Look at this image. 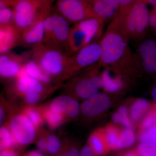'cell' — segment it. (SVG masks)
I'll return each mask as SVG.
<instances>
[{
  "mask_svg": "<svg viewBox=\"0 0 156 156\" xmlns=\"http://www.w3.org/2000/svg\"><path fill=\"white\" fill-rule=\"evenodd\" d=\"M48 106L63 114L65 118L70 119L76 118L81 110L80 106L77 101L67 95L56 98Z\"/></svg>",
  "mask_w": 156,
  "mask_h": 156,
  "instance_id": "9a60e30c",
  "label": "cell"
},
{
  "mask_svg": "<svg viewBox=\"0 0 156 156\" xmlns=\"http://www.w3.org/2000/svg\"><path fill=\"white\" fill-rule=\"evenodd\" d=\"M9 128L18 145H28L35 138L36 128L23 112L12 117Z\"/></svg>",
  "mask_w": 156,
  "mask_h": 156,
  "instance_id": "30bf717a",
  "label": "cell"
},
{
  "mask_svg": "<svg viewBox=\"0 0 156 156\" xmlns=\"http://www.w3.org/2000/svg\"><path fill=\"white\" fill-rule=\"evenodd\" d=\"M43 94L38 92H30L25 94L23 96L26 102L31 105L37 103Z\"/></svg>",
  "mask_w": 156,
  "mask_h": 156,
  "instance_id": "d6a6232c",
  "label": "cell"
},
{
  "mask_svg": "<svg viewBox=\"0 0 156 156\" xmlns=\"http://www.w3.org/2000/svg\"><path fill=\"white\" fill-rule=\"evenodd\" d=\"M103 129L110 149H117L121 130L116 126L112 124L107 125Z\"/></svg>",
  "mask_w": 156,
  "mask_h": 156,
  "instance_id": "d4e9b609",
  "label": "cell"
},
{
  "mask_svg": "<svg viewBox=\"0 0 156 156\" xmlns=\"http://www.w3.org/2000/svg\"><path fill=\"white\" fill-rule=\"evenodd\" d=\"M80 156H95L91 148L89 146H86L82 148Z\"/></svg>",
  "mask_w": 156,
  "mask_h": 156,
  "instance_id": "74e56055",
  "label": "cell"
},
{
  "mask_svg": "<svg viewBox=\"0 0 156 156\" xmlns=\"http://www.w3.org/2000/svg\"><path fill=\"white\" fill-rule=\"evenodd\" d=\"M137 151L141 156H156V144L141 143L137 147Z\"/></svg>",
  "mask_w": 156,
  "mask_h": 156,
  "instance_id": "f1b7e54d",
  "label": "cell"
},
{
  "mask_svg": "<svg viewBox=\"0 0 156 156\" xmlns=\"http://www.w3.org/2000/svg\"><path fill=\"white\" fill-rule=\"evenodd\" d=\"M111 104L108 95L98 92L84 101L81 105V111L85 116L95 117L105 111Z\"/></svg>",
  "mask_w": 156,
  "mask_h": 156,
  "instance_id": "4fadbf2b",
  "label": "cell"
},
{
  "mask_svg": "<svg viewBox=\"0 0 156 156\" xmlns=\"http://www.w3.org/2000/svg\"><path fill=\"white\" fill-rule=\"evenodd\" d=\"M135 56L137 66H141L147 73H156V39L146 37L140 42Z\"/></svg>",
  "mask_w": 156,
  "mask_h": 156,
  "instance_id": "8fae6325",
  "label": "cell"
},
{
  "mask_svg": "<svg viewBox=\"0 0 156 156\" xmlns=\"http://www.w3.org/2000/svg\"><path fill=\"white\" fill-rule=\"evenodd\" d=\"M147 100L143 98L136 99L131 105L130 109V118L132 121L137 122L141 119L151 108Z\"/></svg>",
  "mask_w": 156,
  "mask_h": 156,
  "instance_id": "cb8c5ba5",
  "label": "cell"
},
{
  "mask_svg": "<svg viewBox=\"0 0 156 156\" xmlns=\"http://www.w3.org/2000/svg\"><path fill=\"white\" fill-rule=\"evenodd\" d=\"M152 97L153 99L156 102V86L153 89L151 92Z\"/></svg>",
  "mask_w": 156,
  "mask_h": 156,
  "instance_id": "ee69618b",
  "label": "cell"
},
{
  "mask_svg": "<svg viewBox=\"0 0 156 156\" xmlns=\"http://www.w3.org/2000/svg\"><path fill=\"white\" fill-rule=\"evenodd\" d=\"M51 86L46 85L28 76L16 79L13 88L20 95H24L30 92H38L44 94Z\"/></svg>",
  "mask_w": 156,
  "mask_h": 156,
  "instance_id": "ac0fdd59",
  "label": "cell"
},
{
  "mask_svg": "<svg viewBox=\"0 0 156 156\" xmlns=\"http://www.w3.org/2000/svg\"><path fill=\"white\" fill-rule=\"evenodd\" d=\"M23 156H44L41 152L38 151H31L27 153Z\"/></svg>",
  "mask_w": 156,
  "mask_h": 156,
  "instance_id": "b9f144b4",
  "label": "cell"
},
{
  "mask_svg": "<svg viewBox=\"0 0 156 156\" xmlns=\"http://www.w3.org/2000/svg\"><path fill=\"white\" fill-rule=\"evenodd\" d=\"M25 57L23 68L26 73L30 77L35 79L46 85L58 83L53 78L46 73L34 59L31 57L30 52L23 53Z\"/></svg>",
  "mask_w": 156,
  "mask_h": 156,
  "instance_id": "e0dca14e",
  "label": "cell"
},
{
  "mask_svg": "<svg viewBox=\"0 0 156 156\" xmlns=\"http://www.w3.org/2000/svg\"><path fill=\"white\" fill-rule=\"evenodd\" d=\"M48 15L41 17L30 27L23 32L19 46L32 48L43 43L44 40L45 19Z\"/></svg>",
  "mask_w": 156,
  "mask_h": 156,
  "instance_id": "5bb4252c",
  "label": "cell"
},
{
  "mask_svg": "<svg viewBox=\"0 0 156 156\" xmlns=\"http://www.w3.org/2000/svg\"><path fill=\"white\" fill-rule=\"evenodd\" d=\"M149 29L156 35V11L154 9L150 12Z\"/></svg>",
  "mask_w": 156,
  "mask_h": 156,
  "instance_id": "e575fe53",
  "label": "cell"
},
{
  "mask_svg": "<svg viewBox=\"0 0 156 156\" xmlns=\"http://www.w3.org/2000/svg\"><path fill=\"white\" fill-rule=\"evenodd\" d=\"M149 14L147 4L139 0L125 16L120 18L118 15L121 27L129 41L140 43L146 37L150 29Z\"/></svg>",
  "mask_w": 156,
  "mask_h": 156,
  "instance_id": "277c9868",
  "label": "cell"
},
{
  "mask_svg": "<svg viewBox=\"0 0 156 156\" xmlns=\"http://www.w3.org/2000/svg\"><path fill=\"white\" fill-rule=\"evenodd\" d=\"M10 1H16V0H10Z\"/></svg>",
  "mask_w": 156,
  "mask_h": 156,
  "instance_id": "7dc6e473",
  "label": "cell"
},
{
  "mask_svg": "<svg viewBox=\"0 0 156 156\" xmlns=\"http://www.w3.org/2000/svg\"><path fill=\"white\" fill-rule=\"evenodd\" d=\"M70 24L64 17L52 10L45 19L43 43L58 47L71 55L68 47Z\"/></svg>",
  "mask_w": 156,
  "mask_h": 156,
  "instance_id": "52a82bcc",
  "label": "cell"
},
{
  "mask_svg": "<svg viewBox=\"0 0 156 156\" xmlns=\"http://www.w3.org/2000/svg\"><path fill=\"white\" fill-rule=\"evenodd\" d=\"M53 10L70 24L98 17L92 9L90 0H57Z\"/></svg>",
  "mask_w": 156,
  "mask_h": 156,
  "instance_id": "ba28073f",
  "label": "cell"
},
{
  "mask_svg": "<svg viewBox=\"0 0 156 156\" xmlns=\"http://www.w3.org/2000/svg\"><path fill=\"white\" fill-rule=\"evenodd\" d=\"M135 141V136L132 129H126L121 130L117 143V149H122L133 145Z\"/></svg>",
  "mask_w": 156,
  "mask_h": 156,
  "instance_id": "484cf974",
  "label": "cell"
},
{
  "mask_svg": "<svg viewBox=\"0 0 156 156\" xmlns=\"http://www.w3.org/2000/svg\"><path fill=\"white\" fill-rule=\"evenodd\" d=\"M153 9H154V10H155V11H156V8H153Z\"/></svg>",
  "mask_w": 156,
  "mask_h": 156,
  "instance_id": "bcb514c9",
  "label": "cell"
},
{
  "mask_svg": "<svg viewBox=\"0 0 156 156\" xmlns=\"http://www.w3.org/2000/svg\"><path fill=\"white\" fill-rule=\"evenodd\" d=\"M88 143L95 156H103L110 150L103 128H99L93 132L89 137Z\"/></svg>",
  "mask_w": 156,
  "mask_h": 156,
  "instance_id": "44dd1931",
  "label": "cell"
},
{
  "mask_svg": "<svg viewBox=\"0 0 156 156\" xmlns=\"http://www.w3.org/2000/svg\"><path fill=\"white\" fill-rule=\"evenodd\" d=\"M105 21L99 17L89 18L71 27L68 47L71 55L93 42L100 41Z\"/></svg>",
  "mask_w": 156,
  "mask_h": 156,
  "instance_id": "5b68a950",
  "label": "cell"
},
{
  "mask_svg": "<svg viewBox=\"0 0 156 156\" xmlns=\"http://www.w3.org/2000/svg\"><path fill=\"white\" fill-rule=\"evenodd\" d=\"M124 156H137L135 154L133 153H128L126 154Z\"/></svg>",
  "mask_w": 156,
  "mask_h": 156,
  "instance_id": "f6af8a7d",
  "label": "cell"
},
{
  "mask_svg": "<svg viewBox=\"0 0 156 156\" xmlns=\"http://www.w3.org/2000/svg\"><path fill=\"white\" fill-rule=\"evenodd\" d=\"M118 112L122 116L125 117L128 115V109L127 107L122 105L120 106L118 109Z\"/></svg>",
  "mask_w": 156,
  "mask_h": 156,
  "instance_id": "60d3db41",
  "label": "cell"
},
{
  "mask_svg": "<svg viewBox=\"0 0 156 156\" xmlns=\"http://www.w3.org/2000/svg\"><path fill=\"white\" fill-rule=\"evenodd\" d=\"M139 0H119V9L117 12L118 16L121 18Z\"/></svg>",
  "mask_w": 156,
  "mask_h": 156,
  "instance_id": "4dcf8cb0",
  "label": "cell"
},
{
  "mask_svg": "<svg viewBox=\"0 0 156 156\" xmlns=\"http://www.w3.org/2000/svg\"><path fill=\"white\" fill-rule=\"evenodd\" d=\"M41 112L44 119L50 129L57 128L64 122L66 118L63 114L50 108L49 106L42 109Z\"/></svg>",
  "mask_w": 156,
  "mask_h": 156,
  "instance_id": "603a6c76",
  "label": "cell"
},
{
  "mask_svg": "<svg viewBox=\"0 0 156 156\" xmlns=\"http://www.w3.org/2000/svg\"><path fill=\"white\" fill-rule=\"evenodd\" d=\"M31 57L42 69L58 83L72 77L71 56L58 47L49 44H39L32 48Z\"/></svg>",
  "mask_w": 156,
  "mask_h": 156,
  "instance_id": "7a4b0ae2",
  "label": "cell"
},
{
  "mask_svg": "<svg viewBox=\"0 0 156 156\" xmlns=\"http://www.w3.org/2000/svg\"><path fill=\"white\" fill-rule=\"evenodd\" d=\"M112 120L116 124H120L122 120L123 117L119 112H115L112 117Z\"/></svg>",
  "mask_w": 156,
  "mask_h": 156,
  "instance_id": "ab89813d",
  "label": "cell"
},
{
  "mask_svg": "<svg viewBox=\"0 0 156 156\" xmlns=\"http://www.w3.org/2000/svg\"><path fill=\"white\" fill-rule=\"evenodd\" d=\"M121 124L124 127L127 129H132V127H133L131 118H129L128 115L123 117Z\"/></svg>",
  "mask_w": 156,
  "mask_h": 156,
  "instance_id": "f35d334b",
  "label": "cell"
},
{
  "mask_svg": "<svg viewBox=\"0 0 156 156\" xmlns=\"http://www.w3.org/2000/svg\"><path fill=\"white\" fill-rule=\"evenodd\" d=\"M91 5L98 17L105 22L112 20L118 12L119 0H90Z\"/></svg>",
  "mask_w": 156,
  "mask_h": 156,
  "instance_id": "d6986e66",
  "label": "cell"
},
{
  "mask_svg": "<svg viewBox=\"0 0 156 156\" xmlns=\"http://www.w3.org/2000/svg\"><path fill=\"white\" fill-rule=\"evenodd\" d=\"M21 33L14 25L0 26V53H7L19 46Z\"/></svg>",
  "mask_w": 156,
  "mask_h": 156,
  "instance_id": "2e32d148",
  "label": "cell"
},
{
  "mask_svg": "<svg viewBox=\"0 0 156 156\" xmlns=\"http://www.w3.org/2000/svg\"><path fill=\"white\" fill-rule=\"evenodd\" d=\"M37 146L40 151L50 154H56L61 149L60 140L52 134H47L40 138L37 141Z\"/></svg>",
  "mask_w": 156,
  "mask_h": 156,
  "instance_id": "7402d4cb",
  "label": "cell"
},
{
  "mask_svg": "<svg viewBox=\"0 0 156 156\" xmlns=\"http://www.w3.org/2000/svg\"><path fill=\"white\" fill-rule=\"evenodd\" d=\"M129 41L121 27L117 13L99 41L101 56L98 66L112 68L121 73L137 66Z\"/></svg>",
  "mask_w": 156,
  "mask_h": 156,
  "instance_id": "6da1fadb",
  "label": "cell"
},
{
  "mask_svg": "<svg viewBox=\"0 0 156 156\" xmlns=\"http://www.w3.org/2000/svg\"><path fill=\"white\" fill-rule=\"evenodd\" d=\"M18 146L16 140L12 136L7 139H1L0 142V149L1 151L5 150L9 148H13L14 147Z\"/></svg>",
  "mask_w": 156,
  "mask_h": 156,
  "instance_id": "1f68e13d",
  "label": "cell"
},
{
  "mask_svg": "<svg viewBox=\"0 0 156 156\" xmlns=\"http://www.w3.org/2000/svg\"><path fill=\"white\" fill-rule=\"evenodd\" d=\"M141 143H149L156 144V125L147 130L141 131L139 136Z\"/></svg>",
  "mask_w": 156,
  "mask_h": 156,
  "instance_id": "f546056e",
  "label": "cell"
},
{
  "mask_svg": "<svg viewBox=\"0 0 156 156\" xmlns=\"http://www.w3.org/2000/svg\"><path fill=\"white\" fill-rule=\"evenodd\" d=\"M101 76L103 81V88L107 92L115 93L124 87L122 73L112 68L105 67Z\"/></svg>",
  "mask_w": 156,
  "mask_h": 156,
  "instance_id": "ffe728a7",
  "label": "cell"
},
{
  "mask_svg": "<svg viewBox=\"0 0 156 156\" xmlns=\"http://www.w3.org/2000/svg\"><path fill=\"white\" fill-rule=\"evenodd\" d=\"M14 13L12 6L0 9V26L14 24Z\"/></svg>",
  "mask_w": 156,
  "mask_h": 156,
  "instance_id": "83f0119b",
  "label": "cell"
},
{
  "mask_svg": "<svg viewBox=\"0 0 156 156\" xmlns=\"http://www.w3.org/2000/svg\"><path fill=\"white\" fill-rule=\"evenodd\" d=\"M98 65L92 66L87 70L71 78L66 88L77 97L86 99L97 93L103 87L101 74L98 71Z\"/></svg>",
  "mask_w": 156,
  "mask_h": 156,
  "instance_id": "8992f818",
  "label": "cell"
},
{
  "mask_svg": "<svg viewBox=\"0 0 156 156\" xmlns=\"http://www.w3.org/2000/svg\"><path fill=\"white\" fill-rule=\"evenodd\" d=\"M100 41L87 45L71 56V69L72 77L82 70L98 63L101 56Z\"/></svg>",
  "mask_w": 156,
  "mask_h": 156,
  "instance_id": "9c48e42d",
  "label": "cell"
},
{
  "mask_svg": "<svg viewBox=\"0 0 156 156\" xmlns=\"http://www.w3.org/2000/svg\"><path fill=\"white\" fill-rule=\"evenodd\" d=\"M25 57L10 52L0 55V76L5 80L17 79L24 66Z\"/></svg>",
  "mask_w": 156,
  "mask_h": 156,
  "instance_id": "7c38bea8",
  "label": "cell"
},
{
  "mask_svg": "<svg viewBox=\"0 0 156 156\" xmlns=\"http://www.w3.org/2000/svg\"><path fill=\"white\" fill-rule=\"evenodd\" d=\"M53 0H16L13 3L14 25L21 33L53 10Z\"/></svg>",
  "mask_w": 156,
  "mask_h": 156,
  "instance_id": "3957f363",
  "label": "cell"
},
{
  "mask_svg": "<svg viewBox=\"0 0 156 156\" xmlns=\"http://www.w3.org/2000/svg\"><path fill=\"white\" fill-rule=\"evenodd\" d=\"M22 112L27 117L36 128H38L43 125L44 119L40 109L27 107L23 109Z\"/></svg>",
  "mask_w": 156,
  "mask_h": 156,
  "instance_id": "4316f807",
  "label": "cell"
},
{
  "mask_svg": "<svg viewBox=\"0 0 156 156\" xmlns=\"http://www.w3.org/2000/svg\"><path fill=\"white\" fill-rule=\"evenodd\" d=\"M55 156H80V154L77 148L71 147L60 151Z\"/></svg>",
  "mask_w": 156,
  "mask_h": 156,
  "instance_id": "836d02e7",
  "label": "cell"
},
{
  "mask_svg": "<svg viewBox=\"0 0 156 156\" xmlns=\"http://www.w3.org/2000/svg\"><path fill=\"white\" fill-rule=\"evenodd\" d=\"M12 136L11 131L9 128L5 126H2L0 129V138L1 139H7Z\"/></svg>",
  "mask_w": 156,
  "mask_h": 156,
  "instance_id": "d590c367",
  "label": "cell"
},
{
  "mask_svg": "<svg viewBox=\"0 0 156 156\" xmlns=\"http://www.w3.org/2000/svg\"><path fill=\"white\" fill-rule=\"evenodd\" d=\"M0 156H19V155L13 148H9L1 151Z\"/></svg>",
  "mask_w": 156,
  "mask_h": 156,
  "instance_id": "8d00e7d4",
  "label": "cell"
},
{
  "mask_svg": "<svg viewBox=\"0 0 156 156\" xmlns=\"http://www.w3.org/2000/svg\"><path fill=\"white\" fill-rule=\"evenodd\" d=\"M147 4L152 5L153 8H156V0H141Z\"/></svg>",
  "mask_w": 156,
  "mask_h": 156,
  "instance_id": "7bdbcfd3",
  "label": "cell"
}]
</instances>
